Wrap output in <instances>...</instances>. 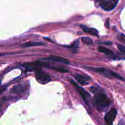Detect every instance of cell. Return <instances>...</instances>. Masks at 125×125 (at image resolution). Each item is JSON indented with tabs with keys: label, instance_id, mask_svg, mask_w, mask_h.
<instances>
[{
	"label": "cell",
	"instance_id": "1",
	"mask_svg": "<svg viewBox=\"0 0 125 125\" xmlns=\"http://www.w3.org/2000/svg\"><path fill=\"white\" fill-rule=\"evenodd\" d=\"M95 90L92 89V92L95 94L93 100V104L95 108L99 111H105L111 104V101L104 94L97 92V88H95Z\"/></svg>",
	"mask_w": 125,
	"mask_h": 125
},
{
	"label": "cell",
	"instance_id": "2",
	"mask_svg": "<svg viewBox=\"0 0 125 125\" xmlns=\"http://www.w3.org/2000/svg\"><path fill=\"white\" fill-rule=\"evenodd\" d=\"M35 76L37 81L42 84H45L51 81L50 75L40 70H37L35 71Z\"/></svg>",
	"mask_w": 125,
	"mask_h": 125
},
{
	"label": "cell",
	"instance_id": "3",
	"mask_svg": "<svg viewBox=\"0 0 125 125\" xmlns=\"http://www.w3.org/2000/svg\"><path fill=\"white\" fill-rule=\"evenodd\" d=\"M71 82H72V84L74 85L76 88L77 90H78V92L79 93V95H81L82 98H83V100L87 103H89V101H90V95L86 90H85L84 89H83V87H81L79 86L76 84V83H74L73 80H71Z\"/></svg>",
	"mask_w": 125,
	"mask_h": 125
},
{
	"label": "cell",
	"instance_id": "4",
	"mask_svg": "<svg viewBox=\"0 0 125 125\" xmlns=\"http://www.w3.org/2000/svg\"><path fill=\"white\" fill-rule=\"evenodd\" d=\"M119 0H109L104 1L100 4L101 7L106 11L112 10L116 7Z\"/></svg>",
	"mask_w": 125,
	"mask_h": 125
},
{
	"label": "cell",
	"instance_id": "5",
	"mask_svg": "<svg viewBox=\"0 0 125 125\" xmlns=\"http://www.w3.org/2000/svg\"><path fill=\"white\" fill-rule=\"evenodd\" d=\"M117 115V111L115 109H111L106 114L104 120L107 125H112L115 120Z\"/></svg>",
	"mask_w": 125,
	"mask_h": 125
},
{
	"label": "cell",
	"instance_id": "6",
	"mask_svg": "<svg viewBox=\"0 0 125 125\" xmlns=\"http://www.w3.org/2000/svg\"><path fill=\"white\" fill-rule=\"evenodd\" d=\"M46 60H49V61H54V62H59V63H65V64H69L70 62L69 61L68 59L65 58H63V57H59V56H51L49 57L46 59Z\"/></svg>",
	"mask_w": 125,
	"mask_h": 125
},
{
	"label": "cell",
	"instance_id": "7",
	"mask_svg": "<svg viewBox=\"0 0 125 125\" xmlns=\"http://www.w3.org/2000/svg\"><path fill=\"white\" fill-rule=\"evenodd\" d=\"M75 78L78 81V83L81 84L82 85H86L89 84V79H90L89 77L85 76L80 74H76Z\"/></svg>",
	"mask_w": 125,
	"mask_h": 125
},
{
	"label": "cell",
	"instance_id": "8",
	"mask_svg": "<svg viewBox=\"0 0 125 125\" xmlns=\"http://www.w3.org/2000/svg\"><path fill=\"white\" fill-rule=\"evenodd\" d=\"M81 28L83 29V30L86 33L90 34L92 35H95V36H97L98 35V32L96 29L93 28H89L87 26H85L84 25H81Z\"/></svg>",
	"mask_w": 125,
	"mask_h": 125
},
{
	"label": "cell",
	"instance_id": "9",
	"mask_svg": "<svg viewBox=\"0 0 125 125\" xmlns=\"http://www.w3.org/2000/svg\"><path fill=\"white\" fill-rule=\"evenodd\" d=\"M98 50L99 51V52L104 54L106 55H107V56H110V55H112L113 54V51L112 50H111L109 48H107L104 47V46H99Z\"/></svg>",
	"mask_w": 125,
	"mask_h": 125
},
{
	"label": "cell",
	"instance_id": "10",
	"mask_svg": "<svg viewBox=\"0 0 125 125\" xmlns=\"http://www.w3.org/2000/svg\"><path fill=\"white\" fill-rule=\"evenodd\" d=\"M45 43L41 42H26L23 44L22 46L24 47H30V46H40V45H43Z\"/></svg>",
	"mask_w": 125,
	"mask_h": 125
},
{
	"label": "cell",
	"instance_id": "11",
	"mask_svg": "<svg viewBox=\"0 0 125 125\" xmlns=\"http://www.w3.org/2000/svg\"><path fill=\"white\" fill-rule=\"evenodd\" d=\"M81 40L84 43L86 44L87 45H92L93 43V40L90 37H83L81 38Z\"/></svg>",
	"mask_w": 125,
	"mask_h": 125
},
{
	"label": "cell",
	"instance_id": "12",
	"mask_svg": "<svg viewBox=\"0 0 125 125\" xmlns=\"http://www.w3.org/2000/svg\"><path fill=\"white\" fill-rule=\"evenodd\" d=\"M51 68H52L54 70L57 71V72H62V73H68V70L65 68H61V67H52Z\"/></svg>",
	"mask_w": 125,
	"mask_h": 125
},
{
	"label": "cell",
	"instance_id": "13",
	"mask_svg": "<svg viewBox=\"0 0 125 125\" xmlns=\"http://www.w3.org/2000/svg\"><path fill=\"white\" fill-rule=\"evenodd\" d=\"M117 39L121 41L122 42L125 43V35H123V34H120V35H117Z\"/></svg>",
	"mask_w": 125,
	"mask_h": 125
},
{
	"label": "cell",
	"instance_id": "14",
	"mask_svg": "<svg viewBox=\"0 0 125 125\" xmlns=\"http://www.w3.org/2000/svg\"><path fill=\"white\" fill-rule=\"evenodd\" d=\"M118 48L119 49V50L121 52L125 54V46H123V45H120V44H118Z\"/></svg>",
	"mask_w": 125,
	"mask_h": 125
},
{
	"label": "cell",
	"instance_id": "15",
	"mask_svg": "<svg viewBox=\"0 0 125 125\" xmlns=\"http://www.w3.org/2000/svg\"><path fill=\"white\" fill-rule=\"evenodd\" d=\"M5 89H6V87H2V88H1V89H0V95H1V94H2V93L4 91Z\"/></svg>",
	"mask_w": 125,
	"mask_h": 125
},
{
	"label": "cell",
	"instance_id": "16",
	"mask_svg": "<svg viewBox=\"0 0 125 125\" xmlns=\"http://www.w3.org/2000/svg\"><path fill=\"white\" fill-rule=\"evenodd\" d=\"M96 1H97L98 2H103V1H104V0H96Z\"/></svg>",
	"mask_w": 125,
	"mask_h": 125
},
{
	"label": "cell",
	"instance_id": "17",
	"mask_svg": "<svg viewBox=\"0 0 125 125\" xmlns=\"http://www.w3.org/2000/svg\"><path fill=\"white\" fill-rule=\"evenodd\" d=\"M3 54H0V56H3Z\"/></svg>",
	"mask_w": 125,
	"mask_h": 125
}]
</instances>
